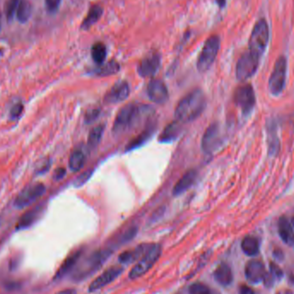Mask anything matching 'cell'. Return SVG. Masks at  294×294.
Instances as JSON below:
<instances>
[{"label":"cell","mask_w":294,"mask_h":294,"mask_svg":"<svg viewBox=\"0 0 294 294\" xmlns=\"http://www.w3.org/2000/svg\"><path fill=\"white\" fill-rule=\"evenodd\" d=\"M90 174L89 172L84 173L83 175L80 176V178H78L77 180H76V182H75V185H76L77 187L81 186L82 184L86 182V181L88 180V178H90Z\"/></svg>","instance_id":"f35d334b"},{"label":"cell","mask_w":294,"mask_h":294,"mask_svg":"<svg viewBox=\"0 0 294 294\" xmlns=\"http://www.w3.org/2000/svg\"><path fill=\"white\" fill-rule=\"evenodd\" d=\"M288 294V292H280V294Z\"/></svg>","instance_id":"c3c4849f"},{"label":"cell","mask_w":294,"mask_h":294,"mask_svg":"<svg viewBox=\"0 0 294 294\" xmlns=\"http://www.w3.org/2000/svg\"><path fill=\"white\" fill-rule=\"evenodd\" d=\"M102 8L100 6H93L90 7L89 12L84 19L83 22L81 24V28L84 30H88L89 28H92L96 22H98V20L101 18L102 15Z\"/></svg>","instance_id":"d4e9b609"},{"label":"cell","mask_w":294,"mask_h":294,"mask_svg":"<svg viewBox=\"0 0 294 294\" xmlns=\"http://www.w3.org/2000/svg\"><path fill=\"white\" fill-rule=\"evenodd\" d=\"M64 175H66V170L63 168H58L54 172V179L60 180V179L64 178Z\"/></svg>","instance_id":"60d3db41"},{"label":"cell","mask_w":294,"mask_h":294,"mask_svg":"<svg viewBox=\"0 0 294 294\" xmlns=\"http://www.w3.org/2000/svg\"><path fill=\"white\" fill-rule=\"evenodd\" d=\"M45 191L46 187L44 184L40 182L32 184L30 186L25 188L24 190L16 196L14 200V206L16 208H24L34 202H36L37 200L45 193Z\"/></svg>","instance_id":"9c48e42d"},{"label":"cell","mask_w":294,"mask_h":294,"mask_svg":"<svg viewBox=\"0 0 294 294\" xmlns=\"http://www.w3.org/2000/svg\"><path fill=\"white\" fill-rule=\"evenodd\" d=\"M147 95L156 104H164L168 100V92L162 80L154 78L147 86Z\"/></svg>","instance_id":"4fadbf2b"},{"label":"cell","mask_w":294,"mask_h":294,"mask_svg":"<svg viewBox=\"0 0 294 294\" xmlns=\"http://www.w3.org/2000/svg\"><path fill=\"white\" fill-rule=\"evenodd\" d=\"M162 253V248L160 244H152L150 248L147 250L146 253L140 258L138 264H136L132 270L129 272V279H138L141 276L154 266L158 260L160 259Z\"/></svg>","instance_id":"3957f363"},{"label":"cell","mask_w":294,"mask_h":294,"mask_svg":"<svg viewBox=\"0 0 294 294\" xmlns=\"http://www.w3.org/2000/svg\"><path fill=\"white\" fill-rule=\"evenodd\" d=\"M22 111H24V105L20 104V102L16 104L10 110V118L12 119L18 118L21 116L22 113Z\"/></svg>","instance_id":"8d00e7d4"},{"label":"cell","mask_w":294,"mask_h":294,"mask_svg":"<svg viewBox=\"0 0 294 294\" xmlns=\"http://www.w3.org/2000/svg\"><path fill=\"white\" fill-rule=\"evenodd\" d=\"M32 14V4L28 0H22L16 12V18L21 24H25L30 18Z\"/></svg>","instance_id":"f546056e"},{"label":"cell","mask_w":294,"mask_h":294,"mask_svg":"<svg viewBox=\"0 0 294 294\" xmlns=\"http://www.w3.org/2000/svg\"><path fill=\"white\" fill-rule=\"evenodd\" d=\"M155 128H156L155 124H150V125L147 126L146 128L141 132L140 134L138 135L136 138H134L132 141L129 142V144L126 146V152H132V150H135L136 148H138V147L141 146L142 144H144L148 140H150L152 135L154 134V132H155Z\"/></svg>","instance_id":"cb8c5ba5"},{"label":"cell","mask_w":294,"mask_h":294,"mask_svg":"<svg viewBox=\"0 0 294 294\" xmlns=\"http://www.w3.org/2000/svg\"><path fill=\"white\" fill-rule=\"evenodd\" d=\"M57 294H77V291L74 289H66L63 291L58 292Z\"/></svg>","instance_id":"7bdbcfd3"},{"label":"cell","mask_w":294,"mask_h":294,"mask_svg":"<svg viewBox=\"0 0 294 294\" xmlns=\"http://www.w3.org/2000/svg\"><path fill=\"white\" fill-rule=\"evenodd\" d=\"M86 164V155L81 150H74L69 158V167L70 170L77 172L83 168Z\"/></svg>","instance_id":"83f0119b"},{"label":"cell","mask_w":294,"mask_h":294,"mask_svg":"<svg viewBox=\"0 0 294 294\" xmlns=\"http://www.w3.org/2000/svg\"><path fill=\"white\" fill-rule=\"evenodd\" d=\"M260 57L248 50L242 54L238 62L236 76L240 81H245L252 78L258 70Z\"/></svg>","instance_id":"52a82bcc"},{"label":"cell","mask_w":294,"mask_h":294,"mask_svg":"<svg viewBox=\"0 0 294 294\" xmlns=\"http://www.w3.org/2000/svg\"><path fill=\"white\" fill-rule=\"evenodd\" d=\"M62 0H45L46 9L49 13H56L60 6Z\"/></svg>","instance_id":"e575fe53"},{"label":"cell","mask_w":294,"mask_h":294,"mask_svg":"<svg viewBox=\"0 0 294 294\" xmlns=\"http://www.w3.org/2000/svg\"><path fill=\"white\" fill-rule=\"evenodd\" d=\"M274 256L277 260H283V258H284V254H283V252L280 250H276L274 252Z\"/></svg>","instance_id":"b9f144b4"},{"label":"cell","mask_w":294,"mask_h":294,"mask_svg":"<svg viewBox=\"0 0 294 294\" xmlns=\"http://www.w3.org/2000/svg\"><path fill=\"white\" fill-rule=\"evenodd\" d=\"M107 56L106 46L102 42H96L92 46V57L96 64L98 66L104 64Z\"/></svg>","instance_id":"4dcf8cb0"},{"label":"cell","mask_w":294,"mask_h":294,"mask_svg":"<svg viewBox=\"0 0 294 294\" xmlns=\"http://www.w3.org/2000/svg\"><path fill=\"white\" fill-rule=\"evenodd\" d=\"M0 28H1V14H0Z\"/></svg>","instance_id":"7dc6e473"},{"label":"cell","mask_w":294,"mask_h":294,"mask_svg":"<svg viewBox=\"0 0 294 294\" xmlns=\"http://www.w3.org/2000/svg\"><path fill=\"white\" fill-rule=\"evenodd\" d=\"M276 126H270L266 128H268V152L270 155H276L278 154L280 150V141L279 138L276 135V129L274 128Z\"/></svg>","instance_id":"f1b7e54d"},{"label":"cell","mask_w":294,"mask_h":294,"mask_svg":"<svg viewBox=\"0 0 294 294\" xmlns=\"http://www.w3.org/2000/svg\"><path fill=\"white\" fill-rule=\"evenodd\" d=\"M286 68H288L286 60L284 56H280L276 60L273 72L268 81V89L272 95H280L285 88Z\"/></svg>","instance_id":"8992f818"},{"label":"cell","mask_w":294,"mask_h":294,"mask_svg":"<svg viewBox=\"0 0 294 294\" xmlns=\"http://www.w3.org/2000/svg\"><path fill=\"white\" fill-rule=\"evenodd\" d=\"M22 0H8L6 4L4 7V12L8 22L12 21L14 18L18 9L19 4Z\"/></svg>","instance_id":"d6a6232c"},{"label":"cell","mask_w":294,"mask_h":294,"mask_svg":"<svg viewBox=\"0 0 294 294\" xmlns=\"http://www.w3.org/2000/svg\"><path fill=\"white\" fill-rule=\"evenodd\" d=\"M239 294H254V292L248 286L242 285L239 288Z\"/></svg>","instance_id":"ab89813d"},{"label":"cell","mask_w":294,"mask_h":294,"mask_svg":"<svg viewBox=\"0 0 294 294\" xmlns=\"http://www.w3.org/2000/svg\"><path fill=\"white\" fill-rule=\"evenodd\" d=\"M220 46V37L214 34L206 40L202 50L197 60V69L200 72H205L214 64Z\"/></svg>","instance_id":"5b68a950"},{"label":"cell","mask_w":294,"mask_h":294,"mask_svg":"<svg viewBox=\"0 0 294 294\" xmlns=\"http://www.w3.org/2000/svg\"><path fill=\"white\" fill-rule=\"evenodd\" d=\"M206 99L202 90H194L179 102L176 108L175 118L180 123L193 122L205 110Z\"/></svg>","instance_id":"7a4b0ae2"},{"label":"cell","mask_w":294,"mask_h":294,"mask_svg":"<svg viewBox=\"0 0 294 294\" xmlns=\"http://www.w3.org/2000/svg\"><path fill=\"white\" fill-rule=\"evenodd\" d=\"M270 274L273 277L274 280H280L283 277V271H282L278 265L271 262L270 265Z\"/></svg>","instance_id":"d590c367"},{"label":"cell","mask_w":294,"mask_h":294,"mask_svg":"<svg viewBox=\"0 0 294 294\" xmlns=\"http://www.w3.org/2000/svg\"><path fill=\"white\" fill-rule=\"evenodd\" d=\"M99 116V110H92L88 113L86 114V122L87 123H92L94 122Z\"/></svg>","instance_id":"74e56055"},{"label":"cell","mask_w":294,"mask_h":294,"mask_svg":"<svg viewBox=\"0 0 294 294\" xmlns=\"http://www.w3.org/2000/svg\"><path fill=\"white\" fill-rule=\"evenodd\" d=\"M226 0H216V3L218 4V6L220 7H221V8H222V7H224V6H226Z\"/></svg>","instance_id":"ee69618b"},{"label":"cell","mask_w":294,"mask_h":294,"mask_svg":"<svg viewBox=\"0 0 294 294\" xmlns=\"http://www.w3.org/2000/svg\"><path fill=\"white\" fill-rule=\"evenodd\" d=\"M122 271V268H120V266H111L110 268H108L106 271L102 274L101 276H98V278L90 285L89 291L90 292L98 291L99 289L104 288L105 286L110 284L111 282H113L114 280L117 279L118 276H120Z\"/></svg>","instance_id":"2e32d148"},{"label":"cell","mask_w":294,"mask_h":294,"mask_svg":"<svg viewBox=\"0 0 294 294\" xmlns=\"http://www.w3.org/2000/svg\"><path fill=\"white\" fill-rule=\"evenodd\" d=\"M4 50L2 48H0V57L3 56Z\"/></svg>","instance_id":"f6af8a7d"},{"label":"cell","mask_w":294,"mask_h":294,"mask_svg":"<svg viewBox=\"0 0 294 294\" xmlns=\"http://www.w3.org/2000/svg\"><path fill=\"white\" fill-rule=\"evenodd\" d=\"M120 70V64L116 60H110L107 62L106 64H102L98 66L95 70H93V74H96L99 77H105V76H110L116 74Z\"/></svg>","instance_id":"4316f807"},{"label":"cell","mask_w":294,"mask_h":294,"mask_svg":"<svg viewBox=\"0 0 294 294\" xmlns=\"http://www.w3.org/2000/svg\"><path fill=\"white\" fill-rule=\"evenodd\" d=\"M220 132L217 124H212L206 130L202 140V149L206 154H212L220 144Z\"/></svg>","instance_id":"7c38bea8"},{"label":"cell","mask_w":294,"mask_h":294,"mask_svg":"<svg viewBox=\"0 0 294 294\" xmlns=\"http://www.w3.org/2000/svg\"><path fill=\"white\" fill-rule=\"evenodd\" d=\"M278 232L282 241L289 246L294 245V230L292 223L285 216L280 218L278 221Z\"/></svg>","instance_id":"e0dca14e"},{"label":"cell","mask_w":294,"mask_h":294,"mask_svg":"<svg viewBox=\"0 0 294 294\" xmlns=\"http://www.w3.org/2000/svg\"><path fill=\"white\" fill-rule=\"evenodd\" d=\"M292 227L294 228V218H292Z\"/></svg>","instance_id":"bcb514c9"},{"label":"cell","mask_w":294,"mask_h":294,"mask_svg":"<svg viewBox=\"0 0 294 294\" xmlns=\"http://www.w3.org/2000/svg\"><path fill=\"white\" fill-rule=\"evenodd\" d=\"M244 272L246 279L252 284H258L264 282L266 274L264 264L259 260L248 262L245 266Z\"/></svg>","instance_id":"9a60e30c"},{"label":"cell","mask_w":294,"mask_h":294,"mask_svg":"<svg viewBox=\"0 0 294 294\" xmlns=\"http://www.w3.org/2000/svg\"><path fill=\"white\" fill-rule=\"evenodd\" d=\"M82 253H83L82 250H78L76 252H72L70 256H68V258H66V260L63 262L62 266H60L54 276V280L62 279L64 276H66L70 270L77 265L78 262L82 256Z\"/></svg>","instance_id":"ffe728a7"},{"label":"cell","mask_w":294,"mask_h":294,"mask_svg":"<svg viewBox=\"0 0 294 294\" xmlns=\"http://www.w3.org/2000/svg\"><path fill=\"white\" fill-rule=\"evenodd\" d=\"M154 108L146 104H128L120 110L114 122L113 132L116 134H122L147 122L154 114Z\"/></svg>","instance_id":"6da1fadb"},{"label":"cell","mask_w":294,"mask_h":294,"mask_svg":"<svg viewBox=\"0 0 294 294\" xmlns=\"http://www.w3.org/2000/svg\"><path fill=\"white\" fill-rule=\"evenodd\" d=\"M268 26L264 19L259 20L254 25L248 40V50L256 56H262L268 42Z\"/></svg>","instance_id":"277c9868"},{"label":"cell","mask_w":294,"mask_h":294,"mask_svg":"<svg viewBox=\"0 0 294 294\" xmlns=\"http://www.w3.org/2000/svg\"><path fill=\"white\" fill-rule=\"evenodd\" d=\"M161 66L160 54L152 52L141 60L138 66V72L142 78H152L156 75Z\"/></svg>","instance_id":"8fae6325"},{"label":"cell","mask_w":294,"mask_h":294,"mask_svg":"<svg viewBox=\"0 0 294 294\" xmlns=\"http://www.w3.org/2000/svg\"><path fill=\"white\" fill-rule=\"evenodd\" d=\"M104 132V125H99L94 128H92V131L90 132L89 137H88V148L90 150L95 149L98 146Z\"/></svg>","instance_id":"1f68e13d"},{"label":"cell","mask_w":294,"mask_h":294,"mask_svg":"<svg viewBox=\"0 0 294 294\" xmlns=\"http://www.w3.org/2000/svg\"><path fill=\"white\" fill-rule=\"evenodd\" d=\"M110 254V252H108V250L94 253L90 258L86 260L84 264H82L81 268H78L75 273L76 279H84L87 276H89L90 274L95 272L96 270L99 268L102 264H104V262L107 259Z\"/></svg>","instance_id":"30bf717a"},{"label":"cell","mask_w":294,"mask_h":294,"mask_svg":"<svg viewBox=\"0 0 294 294\" xmlns=\"http://www.w3.org/2000/svg\"><path fill=\"white\" fill-rule=\"evenodd\" d=\"M197 178V172L194 170H190L186 172L182 178L176 182L175 187L173 188V196H179L185 193L188 190L192 187L194 182H196Z\"/></svg>","instance_id":"d6986e66"},{"label":"cell","mask_w":294,"mask_h":294,"mask_svg":"<svg viewBox=\"0 0 294 294\" xmlns=\"http://www.w3.org/2000/svg\"><path fill=\"white\" fill-rule=\"evenodd\" d=\"M181 132V123L175 120L173 122L167 125L166 128L164 129L162 134L160 135V142L161 143H172L178 138Z\"/></svg>","instance_id":"7402d4cb"},{"label":"cell","mask_w":294,"mask_h":294,"mask_svg":"<svg viewBox=\"0 0 294 294\" xmlns=\"http://www.w3.org/2000/svg\"><path fill=\"white\" fill-rule=\"evenodd\" d=\"M214 278L220 285L227 286L232 283V271L226 264H220L215 270Z\"/></svg>","instance_id":"603a6c76"},{"label":"cell","mask_w":294,"mask_h":294,"mask_svg":"<svg viewBox=\"0 0 294 294\" xmlns=\"http://www.w3.org/2000/svg\"><path fill=\"white\" fill-rule=\"evenodd\" d=\"M42 206H36L34 208L26 212L24 214L22 215V217L20 218V220L18 222V224L16 227V230H24V229H27L28 227H30L32 224H34L42 215Z\"/></svg>","instance_id":"ac0fdd59"},{"label":"cell","mask_w":294,"mask_h":294,"mask_svg":"<svg viewBox=\"0 0 294 294\" xmlns=\"http://www.w3.org/2000/svg\"><path fill=\"white\" fill-rule=\"evenodd\" d=\"M241 248L244 253L248 256H256L260 252L259 241L253 236H245L241 242Z\"/></svg>","instance_id":"484cf974"},{"label":"cell","mask_w":294,"mask_h":294,"mask_svg":"<svg viewBox=\"0 0 294 294\" xmlns=\"http://www.w3.org/2000/svg\"><path fill=\"white\" fill-rule=\"evenodd\" d=\"M130 94V88L126 81L122 80L114 84L105 96L104 101L110 104H116L125 101Z\"/></svg>","instance_id":"5bb4252c"},{"label":"cell","mask_w":294,"mask_h":294,"mask_svg":"<svg viewBox=\"0 0 294 294\" xmlns=\"http://www.w3.org/2000/svg\"><path fill=\"white\" fill-rule=\"evenodd\" d=\"M188 292L190 294H212L208 286L200 282H196L190 286Z\"/></svg>","instance_id":"836d02e7"},{"label":"cell","mask_w":294,"mask_h":294,"mask_svg":"<svg viewBox=\"0 0 294 294\" xmlns=\"http://www.w3.org/2000/svg\"><path fill=\"white\" fill-rule=\"evenodd\" d=\"M234 102L244 116L252 113L256 105V94L253 87L248 84L238 86L234 92Z\"/></svg>","instance_id":"ba28073f"},{"label":"cell","mask_w":294,"mask_h":294,"mask_svg":"<svg viewBox=\"0 0 294 294\" xmlns=\"http://www.w3.org/2000/svg\"><path fill=\"white\" fill-rule=\"evenodd\" d=\"M152 244H144L138 245L137 248L129 252H123L122 254L119 256V260L122 264H132L138 258H142L147 250H149Z\"/></svg>","instance_id":"44dd1931"}]
</instances>
